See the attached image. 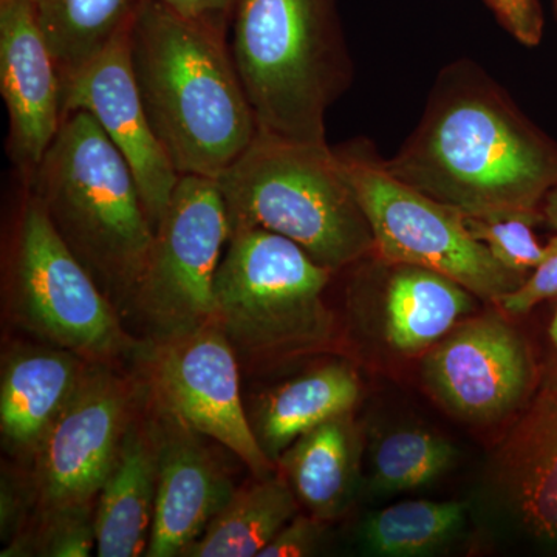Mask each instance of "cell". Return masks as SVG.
I'll use <instances>...</instances> for the list:
<instances>
[{
    "label": "cell",
    "mask_w": 557,
    "mask_h": 557,
    "mask_svg": "<svg viewBox=\"0 0 557 557\" xmlns=\"http://www.w3.org/2000/svg\"><path fill=\"white\" fill-rule=\"evenodd\" d=\"M456 456L448 440L423 429L388 432L373 446V490L397 494L431 485L453 467Z\"/></svg>",
    "instance_id": "d4e9b609"
},
{
    "label": "cell",
    "mask_w": 557,
    "mask_h": 557,
    "mask_svg": "<svg viewBox=\"0 0 557 557\" xmlns=\"http://www.w3.org/2000/svg\"><path fill=\"white\" fill-rule=\"evenodd\" d=\"M230 50L260 134L327 143L325 115L354 81L335 0H236Z\"/></svg>",
    "instance_id": "277c9868"
},
{
    "label": "cell",
    "mask_w": 557,
    "mask_h": 557,
    "mask_svg": "<svg viewBox=\"0 0 557 557\" xmlns=\"http://www.w3.org/2000/svg\"><path fill=\"white\" fill-rule=\"evenodd\" d=\"M149 391L186 426L215 440L255 478L276 465L260 448L240 395L239 358L214 321L177 338L143 346Z\"/></svg>",
    "instance_id": "8fae6325"
},
{
    "label": "cell",
    "mask_w": 557,
    "mask_h": 557,
    "mask_svg": "<svg viewBox=\"0 0 557 557\" xmlns=\"http://www.w3.org/2000/svg\"><path fill=\"white\" fill-rule=\"evenodd\" d=\"M7 2H10V0H0V5H2V3H7Z\"/></svg>",
    "instance_id": "d590c367"
},
{
    "label": "cell",
    "mask_w": 557,
    "mask_h": 557,
    "mask_svg": "<svg viewBox=\"0 0 557 557\" xmlns=\"http://www.w3.org/2000/svg\"><path fill=\"white\" fill-rule=\"evenodd\" d=\"M137 405V386L115 366L89 362L78 391L28 467L35 516L94 507Z\"/></svg>",
    "instance_id": "30bf717a"
},
{
    "label": "cell",
    "mask_w": 557,
    "mask_h": 557,
    "mask_svg": "<svg viewBox=\"0 0 557 557\" xmlns=\"http://www.w3.org/2000/svg\"><path fill=\"white\" fill-rule=\"evenodd\" d=\"M3 267L11 321L40 343L110 366L141 348L22 180Z\"/></svg>",
    "instance_id": "52a82bcc"
},
{
    "label": "cell",
    "mask_w": 557,
    "mask_h": 557,
    "mask_svg": "<svg viewBox=\"0 0 557 557\" xmlns=\"http://www.w3.org/2000/svg\"><path fill=\"white\" fill-rule=\"evenodd\" d=\"M97 552L95 508L60 509L35 516L7 542L3 557H89Z\"/></svg>",
    "instance_id": "484cf974"
},
{
    "label": "cell",
    "mask_w": 557,
    "mask_h": 557,
    "mask_svg": "<svg viewBox=\"0 0 557 557\" xmlns=\"http://www.w3.org/2000/svg\"><path fill=\"white\" fill-rule=\"evenodd\" d=\"M465 512L461 502H401L366 520L362 544L375 556H426L456 536L463 527Z\"/></svg>",
    "instance_id": "cb8c5ba5"
},
{
    "label": "cell",
    "mask_w": 557,
    "mask_h": 557,
    "mask_svg": "<svg viewBox=\"0 0 557 557\" xmlns=\"http://www.w3.org/2000/svg\"><path fill=\"white\" fill-rule=\"evenodd\" d=\"M61 83L129 30L143 0H28Z\"/></svg>",
    "instance_id": "603a6c76"
},
{
    "label": "cell",
    "mask_w": 557,
    "mask_h": 557,
    "mask_svg": "<svg viewBox=\"0 0 557 557\" xmlns=\"http://www.w3.org/2000/svg\"><path fill=\"white\" fill-rule=\"evenodd\" d=\"M30 509H36L28 474L3 468L0 479V536L9 542L30 523Z\"/></svg>",
    "instance_id": "f1b7e54d"
},
{
    "label": "cell",
    "mask_w": 557,
    "mask_h": 557,
    "mask_svg": "<svg viewBox=\"0 0 557 557\" xmlns=\"http://www.w3.org/2000/svg\"><path fill=\"white\" fill-rule=\"evenodd\" d=\"M384 170L465 215H542L557 145L469 60L440 72L420 123Z\"/></svg>",
    "instance_id": "6da1fadb"
},
{
    "label": "cell",
    "mask_w": 557,
    "mask_h": 557,
    "mask_svg": "<svg viewBox=\"0 0 557 557\" xmlns=\"http://www.w3.org/2000/svg\"><path fill=\"white\" fill-rule=\"evenodd\" d=\"M159 408L157 496L148 557H182L236 493L228 475L199 442V432Z\"/></svg>",
    "instance_id": "9a60e30c"
},
{
    "label": "cell",
    "mask_w": 557,
    "mask_h": 557,
    "mask_svg": "<svg viewBox=\"0 0 557 557\" xmlns=\"http://www.w3.org/2000/svg\"><path fill=\"white\" fill-rule=\"evenodd\" d=\"M225 203L214 178L180 177L153 230L127 314L150 343L188 335L214 318V282L230 240Z\"/></svg>",
    "instance_id": "9c48e42d"
},
{
    "label": "cell",
    "mask_w": 557,
    "mask_h": 557,
    "mask_svg": "<svg viewBox=\"0 0 557 557\" xmlns=\"http://www.w3.org/2000/svg\"><path fill=\"white\" fill-rule=\"evenodd\" d=\"M557 296V236L547 244L544 260L531 271L530 276L515 292L497 300L496 306L505 313L519 317L533 310L542 300Z\"/></svg>",
    "instance_id": "83f0119b"
},
{
    "label": "cell",
    "mask_w": 557,
    "mask_h": 557,
    "mask_svg": "<svg viewBox=\"0 0 557 557\" xmlns=\"http://www.w3.org/2000/svg\"><path fill=\"white\" fill-rule=\"evenodd\" d=\"M324 520L314 516H295L271 539L258 557H302L318 555L325 541Z\"/></svg>",
    "instance_id": "4dcf8cb0"
},
{
    "label": "cell",
    "mask_w": 557,
    "mask_h": 557,
    "mask_svg": "<svg viewBox=\"0 0 557 557\" xmlns=\"http://www.w3.org/2000/svg\"><path fill=\"white\" fill-rule=\"evenodd\" d=\"M549 336H552L553 344L557 347V311L553 318L552 325H549Z\"/></svg>",
    "instance_id": "836d02e7"
},
{
    "label": "cell",
    "mask_w": 557,
    "mask_h": 557,
    "mask_svg": "<svg viewBox=\"0 0 557 557\" xmlns=\"http://www.w3.org/2000/svg\"><path fill=\"white\" fill-rule=\"evenodd\" d=\"M381 262L384 336L395 350H429L474 310L478 296L454 278L424 267Z\"/></svg>",
    "instance_id": "d6986e66"
},
{
    "label": "cell",
    "mask_w": 557,
    "mask_h": 557,
    "mask_svg": "<svg viewBox=\"0 0 557 557\" xmlns=\"http://www.w3.org/2000/svg\"><path fill=\"white\" fill-rule=\"evenodd\" d=\"M89 362L49 344H20L0 368L2 448L30 467L58 418L78 391Z\"/></svg>",
    "instance_id": "2e32d148"
},
{
    "label": "cell",
    "mask_w": 557,
    "mask_h": 557,
    "mask_svg": "<svg viewBox=\"0 0 557 557\" xmlns=\"http://www.w3.org/2000/svg\"><path fill=\"white\" fill-rule=\"evenodd\" d=\"M27 183L51 225L121 317L145 269L153 226L129 164L90 113L62 119Z\"/></svg>",
    "instance_id": "3957f363"
},
{
    "label": "cell",
    "mask_w": 557,
    "mask_h": 557,
    "mask_svg": "<svg viewBox=\"0 0 557 557\" xmlns=\"http://www.w3.org/2000/svg\"><path fill=\"white\" fill-rule=\"evenodd\" d=\"M500 27L525 47H536L544 36L541 0H483Z\"/></svg>",
    "instance_id": "f546056e"
},
{
    "label": "cell",
    "mask_w": 557,
    "mask_h": 557,
    "mask_svg": "<svg viewBox=\"0 0 557 557\" xmlns=\"http://www.w3.org/2000/svg\"><path fill=\"white\" fill-rule=\"evenodd\" d=\"M333 271L295 242L251 228L231 233L214 282V318L237 358L258 364L327 347Z\"/></svg>",
    "instance_id": "8992f818"
},
{
    "label": "cell",
    "mask_w": 557,
    "mask_h": 557,
    "mask_svg": "<svg viewBox=\"0 0 557 557\" xmlns=\"http://www.w3.org/2000/svg\"><path fill=\"white\" fill-rule=\"evenodd\" d=\"M0 94L9 113L7 152L27 177L62 123L60 72L28 0L0 5Z\"/></svg>",
    "instance_id": "5bb4252c"
},
{
    "label": "cell",
    "mask_w": 557,
    "mask_h": 557,
    "mask_svg": "<svg viewBox=\"0 0 557 557\" xmlns=\"http://www.w3.org/2000/svg\"><path fill=\"white\" fill-rule=\"evenodd\" d=\"M298 511V498L284 475L256 478L236 490L182 557H258Z\"/></svg>",
    "instance_id": "7402d4cb"
},
{
    "label": "cell",
    "mask_w": 557,
    "mask_h": 557,
    "mask_svg": "<svg viewBox=\"0 0 557 557\" xmlns=\"http://www.w3.org/2000/svg\"><path fill=\"white\" fill-rule=\"evenodd\" d=\"M553 5H555V13H556V17H557V0H553Z\"/></svg>",
    "instance_id": "e575fe53"
},
{
    "label": "cell",
    "mask_w": 557,
    "mask_h": 557,
    "mask_svg": "<svg viewBox=\"0 0 557 557\" xmlns=\"http://www.w3.org/2000/svg\"><path fill=\"white\" fill-rule=\"evenodd\" d=\"M90 113L129 164L153 230L163 218L180 175L150 126L132 70L129 30L86 67L61 83L62 119Z\"/></svg>",
    "instance_id": "4fadbf2b"
},
{
    "label": "cell",
    "mask_w": 557,
    "mask_h": 557,
    "mask_svg": "<svg viewBox=\"0 0 557 557\" xmlns=\"http://www.w3.org/2000/svg\"><path fill=\"white\" fill-rule=\"evenodd\" d=\"M542 215H544V222L557 230V185L549 190L547 199L542 205Z\"/></svg>",
    "instance_id": "d6a6232c"
},
{
    "label": "cell",
    "mask_w": 557,
    "mask_h": 557,
    "mask_svg": "<svg viewBox=\"0 0 557 557\" xmlns=\"http://www.w3.org/2000/svg\"><path fill=\"white\" fill-rule=\"evenodd\" d=\"M157 469L152 420L135 417L97 497L98 557L146 556L156 509Z\"/></svg>",
    "instance_id": "ac0fdd59"
},
{
    "label": "cell",
    "mask_w": 557,
    "mask_h": 557,
    "mask_svg": "<svg viewBox=\"0 0 557 557\" xmlns=\"http://www.w3.org/2000/svg\"><path fill=\"white\" fill-rule=\"evenodd\" d=\"M188 20L207 22L225 30L226 17L236 0H160Z\"/></svg>",
    "instance_id": "1f68e13d"
},
{
    "label": "cell",
    "mask_w": 557,
    "mask_h": 557,
    "mask_svg": "<svg viewBox=\"0 0 557 557\" xmlns=\"http://www.w3.org/2000/svg\"><path fill=\"white\" fill-rule=\"evenodd\" d=\"M497 482L528 536L557 547V376L542 387L500 450Z\"/></svg>",
    "instance_id": "e0dca14e"
},
{
    "label": "cell",
    "mask_w": 557,
    "mask_h": 557,
    "mask_svg": "<svg viewBox=\"0 0 557 557\" xmlns=\"http://www.w3.org/2000/svg\"><path fill=\"white\" fill-rule=\"evenodd\" d=\"M359 394L355 369L346 362H329L260 395L248 410L249 423L260 448L276 465L300 435L350 413Z\"/></svg>",
    "instance_id": "44dd1931"
},
{
    "label": "cell",
    "mask_w": 557,
    "mask_h": 557,
    "mask_svg": "<svg viewBox=\"0 0 557 557\" xmlns=\"http://www.w3.org/2000/svg\"><path fill=\"white\" fill-rule=\"evenodd\" d=\"M429 391L474 423L507 417L525 397L530 357L519 333L497 314L467 319L423 359Z\"/></svg>",
    "instance_id": "7c38bea8"
},
{
    "label": "cell",
    "mask_w": 557,
    "mask_h": 557,
    "mask_svg": "<svg viewBox=\"0 0 557 557\" xmlns=\"http://www.w3.org/2000/svg\"><path fill=\"white\" fill-rule=\"evenodd\" d=\"M276 465L311 516L324 522L341 518L361 478V435L351 412L300 435Z\"/></svg>",
    "instance_id": "ffe728a7"
},
{
    "label": "cell",
    "mask_w": 557,
    "mask_h": 557,
    "mask_svg": "<svg viewBox=\"0 0 557 557\" xmlns=\"http://www.w3.org/2000/svg\"><path fill=\"white\" fill-rule=\"evenodd\" d=\"M129 57L150 126L180 177L218 178L258 135L223 28L143 0Z\"/></svg>",
    "instance_id": "7a4b0ae2"
},
{
    "label": "cell",
    "mask_w": 557,
    "mask_h": 557,
    "mask_svg": "<svg viewBox=\"0 0 557 557\" xmlns=\"http://www.w3.org/2000/svg\"><path fill=\"white\" fill-rule=\"evenodd\" d=\"M215 182L230 233L259 228L281 234L333 273L375 252L369 220L329 143L258 132Z\"/></svg>",
    "instance_id": "5b68a950"
},
{
    "label": "cell",
    "mask_w": 557,
    "mask_h": 557,
    "mask_svg": "<svg viewBox=\"0 0 557 557\" xmlns=\"http://www.w3.org/2000/svg\"><path fill=\"white\" fill-rule=\"evenodd\" d=\"M541 222L544 218L537 215H465L472 237L505 269L525 278L547 255V245L542 247L533 231Z\"/></svg>",
    "instance_id": "4316f807"
},
{
    "label": "cell",
    "mask_w": 557,
    "mask_h": 557,
    "mask_svg": "<svg viewBox=\"0 0 557 557\" xmlns=\"http://www.w3.org/2000/svg\"><path fill=\"white\" fill-rule=\"evenodd\" d=\"M335 150L369 220L376 258L438 271L493 304L525 281L472 237L460 211L399 182L358 146Z\"/></svg>",
    "instance_id": "ba28073f"
}]
</instances>
